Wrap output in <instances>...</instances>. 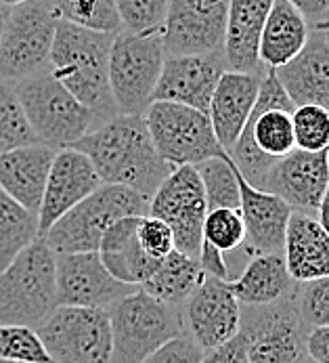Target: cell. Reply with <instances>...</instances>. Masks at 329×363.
<instances>
[{
    "label": "cell",
    "instance_id": "ffe728a7",
    "mask_svg": "<svg viewBox=\"0 0 329 363\" xmlns=\"http://www.w3.org/2000/svg\"><path fill=\"white\" fill-rule=\"evenodd\" d=\"M239 181V212L246 227V255H283L285 229L292 216V208L279 196L262 191L246 183L237 170Z\"/></svg>",
    "mask_w": 329,
    "mask_h": 363
},
{
    "label": "cell",
    "instance_id": "44dd1931",
    "mask_svg": "<svg viewBox=\"0 0 329 363\" xmlns=\"http://www.w3.org/2000/svg\"><path fill=\"white\" fill-rule=\"evenodd\" d=\"M277 80L296 105H321L329 109V34L311 30L304 49L289 63L275 69Z\"/></svg>",
    "mask_w": 329,
    "mask_h": 363
},
{
    "label": "cell",
    "instance_id": "1f68e13d",
    "mask_svg": "<svg viewBox=\"0 0 329 363\" xmlns=\"http://www.w3.org/2000/svg\"><path fill=\"white\" fill-rule=\"evenodd\" d=\"M204 194L208 210L214 208H233L239 210V181H237V168L231 157H210L202 164L195 166Z\"/></svg>",
    "mask_w": 329,
    "mask_h": 363
},
{
    "label": "cell",
    "instance_id": "bcb514c9",
    "mask_svg": "<svg viewBox=\"0 0 329 363\" xmlns=\"http://www.w3.org/2000/svg\"><path fill=\"white\" fill-rule=\"evenodd\" d=\"M21 2H25V0H0V6L2 9H13V6H17Z\"/></svg>",
    "mask_w": 329,
    "mask_h": 363
},
{
    "label": "cell",
    "instance_id": "8992f818",
    "mask_svg": "<svg viewBox=\"0 0 329 363\" xmlns=\"http://www.w3.org/2000/svg\"><path fill=\"white\" fill-rule=\"evenodd\" d=\"M15 91L32 130L53 150L69 147L101 124L99 116L80 104L49 69L17 82Z\"/></svg>",
    "mask_w": 329,
    "mask_h": 363
},
{
    "label": "cell",
    "instance_id": "9a60e30c",
    "mask_svg": "<svg viewBox=\"0 0 329 363\" xmlns=\"http://www.w3.org/2000/svg\"><path fill=\"white\" fill-rule=\"evenodd\" d=\"M57 305L59 307H88L105 309L132 294L137 286L117 281L99 252H80V255H55Z\"/></svg>",
    "mask_w": 329,
    "mask_h": 363
},
{
    "label": "cell",
    "instance_id": "6da1fadb",
    "mask_svg": "<svg viewBox=\"0 0 329 363\" xmlns=\"http://www.w3.org/2000/svg\"><path fill=\"white\" fill-rule=\"evenodd\" d=\"M69 147L82 152L103 185H124L151 198L172 166L156 152L143 116H111Z\"/></svg>",
    "mask_w": 329,
    "mask_h": 363
},
{
    "label": "cell",
    "instance_id": "83f0119b",
    "mask_svg": "<svg viewBox=\"0 0 329 363\" xmlns=\"http://www.w3.org/2000/svg\"><path fill=\"white\" fill-rule=\"evenodd\" d=\"M308 34L311 28L306 19L287 0H273L260 36V63L267 69H277L289 63L304 49Z\"/></svg>",
    "mask_w": 329,
    "mask_h": 363
},
{
    "label": "cell",
    "instance_id": "ee69618b",
    "mask_svg": "<svg viewBox=\"0 0 329 363\" xmlns=\"http://www.w3.org/2000/svg\"><path fill=\"white\" fill-rule=\"evenodd\" d=\"M306 355L317 363H329V328H315L306 336Z\"/></svg>",
    "mask_w": 329,
    "mask_h": 363
},
{
    "label": "cell",
    "instance_id": "7bdbcfd3",
    "mask_svg": "<svg viewBox=\"0 0 329 363\" xmlns=\"http://www.w3.org/2000/svg\"><path fill=\"white\" fill-rule=\"evenodd\" d=\"M197 262L204 271V275H210V277H217L222 281H231V271H229V264L224 255L217 250L214 246L202 242V248H200V255H197Z\"/></svg>",
    "mask_w": 329,
    "mask_h": 363
},
{
    "label": "cell",
    "instance_id": "5bb4252c",
    "mask_svg": "<svg viewBox=\"0 0 329 363\" xmlns=\"http://www.w3.org/2000/svg\"><path fill=\"white\" fill-rule=\"evenodd\" d=\"M229 0H170L162 45L166 57L222 52Z\"/></svg>",
    "mask_w": 329,
    "mask_h": 363
},
{
    "label": "cell",
    "instance_id": "4fadbf2b",
    "mask_svg": "<svg viewBox=\"0 0 329 363\" xmlns=\"http://www.w3.org/2000/svg\"><path fill=\"white\" fill-rule=\"evenodd\" d=\"M147 214L164 220L174 235V250L197 259L208 202L195 166H176L149 198Z\"/></svg>",
    "mask_w": 329,
    "mask_h": 363
},
{
    "label": "cell",
    "instance_id": "8d00e7d4",
    "mask_svg": "<svg viewBox=\"0 0 329 363\" xmlns=\"http://www.w3.org/2000/svg\"><path fill=\"white\" fill-rule=\"evenodd\" d=\"M115 11L126 32L162 30L170 0H113Z\"/></svg>",
    "mask_w": 329,
    "mask_h": 363
},
{
    "label": "cell",
    "instance_id": "4dcf8cb0",
    "mask_svg": "<svg viewBox=\"0 0 329 363\" xmlns=\"http://www.w3.org/2000/svg\"><path fill=\"white\" fill-rule=\"evenodd\" d=\"M61 21L95 32L117 34L122 30L113 0H47Z\"/></svg>",
    "mask_w": 329,
    "mask_h": 363
},
{
    "label": "cell",
    "instance_id": "7402d4cb",
    "mask_svg": "<svg viewBox=\"0 0 329 363\" xmlns=\"http://www.w3.org/2000/svg\"><path fill=\"white\" fill-rule=\"evenodd\" d=\"M273 0H229L222 43L224 67L243 74H267L258 49Z\"/></svg>",
    "mask_w": 329,
    "mask_h": 363
},
{
    "label": "cell",
    "instance_id": "e0dca14e",
    "mask_svg": "<svg viewBox=\"0 0 329 363\" xmlns=\"http://www.w3.org/2000/svg\"><path fill=\"white\" fill-rule=\"evenodd\" d=\"M328 187L329 150L317 154L294 150L269 170L260 189L279 196L296 212L317 216Z\"/></svg>",
    "mask_w": 329,
    "mask_h": 363
},
{
    "label": "cell",
    "instance_id": "f1b7e54d",
    "mask_svg": "<svg viewBox=\"0 0 329 363\" xmlns=\"http://www.w3.org/2000/svg\"><path fill=\"white\" fill-rule=\"evenodd\" d=\"M202 279H204V271L197 259L172 250L168 257L160 260L156 271L139 288L164 305L183 309L185 301L195 292Z\"/></svg>",
    "mask_w": 329,
    "mask_h": 363
},
{
    "label": "cell",
    "instance_id": "7c38bea8",
    "mask_svg": "<svg viewBox=\"0 0 329 363\" xmlns=\"http://www.w3.org/2000/svg\"><path fill=\"white\" fill-rule=\"evenodd\" d=\"M53 363H111L110 311L57 307L36 330Z\"/></svg>",
    "mask_w": 329,
    "mask_h": 363
},
{
    "label": "cell",
    "instance_id": "7a4b0ae2",
    "mask_svg": "<svg viewBox=\"0 0 329 363\" xmlns=\"http://www.w3.org/2000/svg\"><path fill=\"white\" fill-rule=\"evenodd\" d=\"M115 34L95 32L67 21L57 23L49 74L101 122L115 116L110 91V55Z\"/></svg>",
    "mask_w": 329,
    "mask_h": 363
},
{
    "label": "cell",
    "instance_id": "277c9868",
    "mask_svg": "<svg viewBox=\"0 0 329 363\" xmlns=\"http://www.w3.org/2000/svg\"><path fill=\"white\" fill-rule=\"evenodd\" d=\"M57 307L55 252L38 238L0 271V325L38 330Z\"/></svg>",
    "mask_w": 329,
    "mask_h": 363
},
{
    "label": "cell",
    "instance_id": "cb8c5ba5",
    "mask_svg": "<svg viewBox=\"0 0 329 363\" xmlns=\"http://www.w3.org/2000/svg\"><path fill=\"white\" fill-rule=\"evenodd\" d=\"M57 150L34 143L0 154V189L30 212L40 210Z\"/></svg>",
    "mask_w": 329,
    "mask_h": 363
},
{
    "label": "cell",
    "instance_id": "f35d334b",
    "mask_svg": "<svg viewBox=\"0 0 329 363\" xmlns=\"http://www.w3.org/2000/svg\"><path fill=\"white\" fill-rule=\"evenodd\" d=\"M137 240H139L141 248L145 250V255L154 260H162L174 250L172 229L166 225L164 220H160V218H156L151 214L139 216Z\"/></svg>",
    "mask_w": 329,
    "mask_h": 363
},
{
    "label": "cell",
    "instance_id": "ab89813d",
    "mask_svg": "<svg viewBox=\"0 0 329 363\" xmlns=\"http://www.w3.org/2000/svg\"><path fill=\"white\" fill-rule=\"evenodd\" d=\"M204 357L202 347L187 334H178L154 351L143 363H200Z\"/></svg>",
    "mask_w": 329,
    "mask_h": 363
},
{
    "label": "cell",
    "instance_id": "f6af8a7d",
    "mask_svg": "<svg viewBox=\"0 0 329 363\" xmlns=\"http://www.w3.org/2000/svg\"><path fill=\"white\" fill-rule=\"evenodd\" d=\"M317 220H319V225L325 229V233L329 235V187L328 191H325V196H323V202L319 204V210H317Z\"/></svg>",
    "mask_w": 329,
    "mask_h": 363
},
{
    "label": "cell",
    "instance_id": "ac0fdd59",
    "mask_svg": "<svg viewBox=\"0 0 329 363\" xmlns=\"http://www.w3.org/2000/svg\"><path fill=\"white\" fill-rule=\"evenodd\" d=\"M224 69L222 52L166 57L154 101L180 104L208 113L212 93Z\"/></svg>",
    "mask_w": 329,
    "mask_h": 363
},
{
    "label": "cell",
    "instance_id": "ba28073f",
    "mask_svg": "<svg viewBox=\"0 0 329 363\" xmlns=\"http://www.w3.org/2000/svg\"><path fill=\"white\" fill-rule=\"evenodd\" d=\"M111 363H143L185 332L180 307H170L137 288L110 309Z\"/></svg>",
    "mask_w": 329,
    "mask_h": 363
},
{
    "label": "cell",
    "instance_id": "2e32d148",
    "mask_svg": "<svg viewBox=\"0 0 329 363\" xmlns=\"http://www.w3.org/2000/svg\"><path fill=\"white\" fill-rule=\"evenodd\" d=\"M185 332L210 351L231 340L241 328V305L231 292L229 281L204 275L202 284L183 305Z\"/></svg>",
    "mask_w": 329,
    "mask_h": 363
},
{
    "label": "cell",
    "instance_id": "d590c367",
    "mask_svg": "<svg viewBox=\"0 0 329 363\" xmlns=\"http://www.w3.org/2000/svg\"><path fill=\"white\" fill-rule=\"evenodd\" d=\"M0 363H53L34 328L0 325Z\"/></svg>",
    "mask_w": 329,
    "mask_h": 363
},
{
    "label": "cell",
    "instance_id": "4316f807",
    "mask_svg": "<svg viewBox=\"0 0 329 363\" xmlns=\"http://www.w3.org/2000/svg\"><path fill=\"white\" fill-rule=\"evenodd\" d=\"M239 305H273L296 292L298 284L289 277L283 255L250 257L241 275L229 281Z\"/></svg>",
    "mask_w": 329,
    "mask_h": 363
},
{
    "label": "cell",
    "instance_id": "9c48e42d",
    "mask_svg": "<svg viewBox=\"0 0 329 363\" xmlns=\"http://www.w3.org/2000/svg\"><path fill=\"white\" fill-rule=\"evenodd\" d=\"M59 17L47 0H25L4 19L0 36V80L21 82L49 67Z\"/></svg>",
    "mask_w": 329,
    "mask_h": 363
},
{
    "label": "cell",
    "instance_id": "c3c4849f",
    "mask_svg": "<svg viewBox=\"0 0 329 363\" xmlns=\"http://www.w3.org/2000/svg\"><path fill=\"white\" fill-rule=\"evenodd\" d=\"M302 363H317V362H313V359H311V357H308V355H306V357H304V359H302Z\"/></svg>",
    "mask_w": 329,
    "mask_h": 363
},
{
    "label": "cell",
    "instance_id": "603a6c76",
    "mask_svg": "<svg viewBox=\"0 0 329 363\" xmlns=\"http://www.w3.org/2000/svg\"><path fill=\"white\" fill-rule=\"evenodd\" d=\"M265 74H243L224 69L212 93L208 118L212 122L219 145L229 156L237 143L260 93Z\"/></svg>",
    "mask_w": 329,
    "mask_h": 363
},
{
    "label": "cell",
    "instance_id": "5b68a950",
    "mask_svg": "<svg viewBox=\"0 0 329 363\" xmlns=\"http://www.w3.org/2000/svg\"><path fill=\"white\" fill-rule=\"evenodd\" d=\"M149 198L124 185H101L65 212L42 235L55 255L99 252L105 231L120 218L147 214Z\"/></svg>",
    "mask_w": 329,
    "mask_h": 363
},
{
    "label": "cell",
    "instance_id": "e575fe53",
    "mask_svg": "<svg viewBox=\"0 0 329 363\" xmlns=\"http://www.w3.org/2000/svg\"><path fill=\"white\" fill-rule=\"evenodd\" d=\"M202 242L214 246L222 255L235 252L246 242V227L239 210L214 208L208 210L202 227Z\"/></svg>",
    "mask_w": 329,
    "mask_h": 363
},
{
    "label": "cell",
    "instance_id": "836d02e7",
    "mask_svg": "<svg viewBox=\"0 0 329 363\" xmlns=\"http://www.w3.org/2000/svg\"><path fill=\"white\" fill-rule=\"evenodd\" d=\"M296 150L325 152L329 150V109L321 105H298L292 111Z\"/></svg>",
    "mask_w": 329,
    "mask_h": 363
},
{
    "label": "cell",
    "instance_id": "484cf974",
    "mask_svg": "<svg viewBox=\"0 0 329 363\" xmlns=\"http://www.w3.org/2000/svg\"><path fill=\"white\" fill-rule=\"evenodd\" d=\"M139 216L120 218L105 231L99 257L111 275L128 286H141L160 264V260L149 259L137 240Z\"/></svg>",
    "mask_w": 329,
    "mask_h": 363
},
{
    "label": "cell",
    "instance_id": "74e56055",
    "mask_svg": "<svg viewBox=\"0 0 329 363\" xmlns=\"http://www.w3.org/2000/svg\"><path fill=\"white\" fill-rule=\"evenodd\" d=\"M296 305L308 332L315 328H329V277L298 284Z\"/></svg>",
    "mask_w": 329,
    "mask_h": 363
},
{
    "label": "cell",
    "instance_id": "8fae6325",
    "mask_svg": "<svg viewBox=\"0 0 329 363\" xmlns=\"http://www.w3.org/2000/svg\"><path fill=\"white\" fill-rule=\"evenodd\" d=\"M248 345V363H302L306 336L296 292L273 305H241V328Z\"/></svg>",
    "mask_w": 329,
    "mask_h": 363
},
{
    "label": "cell",
    "instance_id": "d4e9b609",
    "mask_svg": "<svg viewBox=\"0 0 329 363\" xmlns=\"http://www.w3.org/2000/svg\"><path fill=\"white\" fill-rule=\"evenodd\" d=\"M283 260L296 284L329 277V235L317 216L292 212L285 229Z\"/></svg>",
    "mask_w": 329,
    "mask_h": 363
},
{
    "label": "cell",
    "instance_id": "30bf717a",
    "mask_svg": "<svg viewBox=\"0 0 329 363\" xmlns=\"http://www.w3.org/2000/svg\"><path fill=\"white\" fill-rule=\"evenodd\" d=\"M156 152L170 164L197 166L210 157H222L208 113L170 101H154L143 113Z\"/></svg>",
    "mask_w": 329,
    "mask_h": 363
},
{
    "label": "cell",
    "instance_id": "d6a6232c",
    "mask_svg": "<svg viewBox=\"0 0 329 363\" xmlns=\"http://www.w3.org/2000/svg\"><path fill=\"white\" fill-rule=\"evenodd\" d=\"M42 143L32 130L13 82L0 80V154L15 147Z\"/></svg>",
    "mask_w": 329,
    "mask_h": 363
},
{
    "label": "cell",
    "instance_id": "681fc988",
    "mask_svg": "<svg viewBox=\"0 0 329 363\" xmlns=\"http://www.w3.org/2000/svg\"><path fill=\"white\" fill-rule=\"evenodd\" d=\"M328 34H329V26H328Z\"/></svg>",
    "mask_w": 329,
    "mask_h": 363
},
{
    "label": "cell",
    "instance_id": "f546056e",
    "mask_svg": "<svg viewBox=\"0 0 329 363\" xmlns=\"http://www.w3.org/2000/svg\"><path fill=\"white\" fill-rule=\"evenodd\" d=\"M38 238V214L0 189V271Z\"/></svg>",
    "mask_w": 329,
    "mask_h": 363
},
{
    "label": "cell",
    "instance_id": "d6986e66",
    "mask_svg": "<svg viewBox=\"0 0 329 363\" xmlns=\"http://www.w3.org/2000/svg\"><path fill=\"white\" fill-rule=\"evenodd\" d=\"M101 179L91 160L74 147L57 150L49 170L47 187L38 210V235L42 238L51 225L84 198L101 187Z\"/></svg>",
    "mask_w": 329,
    "mask_h": 363
},
{
    "label": "cell",
    "instance_id": "b9f144b4",
    "mask_svg": "<svg viewBox=\"0 0 329 363\" xmlns=\"http://www.w3.org/2000/svg\"><path fill=\"white\" fill-rule=\"evenodd\" d=\"M308 23L311 30H328L329 0H287Z\"/></svg>",
    "mask_w": 329,
    "mask_h": 363
},
{
    "label": "cell",
    "instance_id": "3957f363",
    "mask_svg": "<svg viewBox=\"0 0 329 363\" xmlns=\"http://www.w3.org/2000/svg\"><path fill=\"white\" fill-rule=\"evenodd\" d=\"M294 107L275 69H267L256 105L229 154L246 183L256 189L262 187L275 164L296 150L292 126Z\"/></svg>",
    "mask_w": 329,
    "mask_h": 363
},
{
    "label": "cell",
    "instance_id": "60d3db41",
    "mask_svg": "<svg viewBox=\"0 0 329 363\" xmlns=\"http://www.w3.org/2000/svg\"><path fill=\"white\" fill-rule=\"evenodd\" d=\"M200 363H248V345L246 336L237 332L231 340L222 342L210 351H204V357Z\"/></svg>",
    "mask_w": 329,
    "mask_h": 363
},
{
    "label": "cell",
    "instance_id": "52a82bcc",
    "mask_svg": "<svg viewBox=\"0 0 329 363\" xmlns=\"http://www.w3.org/2000/svg\"><path fill=\"white\" fill-rule=\"evenodd\" d=\"M166 52L160 30L126 32L113 38L110 55V91L115 113L143 116L154 101Z\"/></svg>",
    "mask_w": 329,
    "mask_h": 363
},
{
    "label": "cell",
    "instance_id": "7dc6e473",
    "mask_svg": "<svg viewBox=\"0 0 329 363\" xmlns=\"http://www.w3.org/2000/svg\"><path fill=\"white\" fill-rule=\"evenodd\" d=\"M6 15H8V9H2V6H0V36H2V28H4V19H6Z\"/></svg>",
    "mask_w": 329,
    "mask_h": 363
}]
</instances>
